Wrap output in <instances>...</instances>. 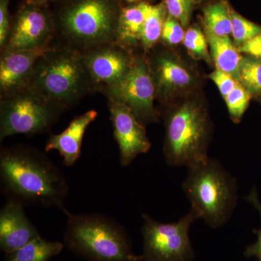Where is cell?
I'll return each instance as SVG.
<instances>
[{
  "instance_id": "17",
  "label": "cell",
  "mask_w": 261,
  "mask_h": 261,
  "mask_svg": "<svg viewBox=\"0 0 261 261\" xmlns=\"http://www.w3.org/2000/svg\"><path fill=\"white\" fill-rule=\"evenodd\" d=\"M147 5V2H139L123 7L117 31V44L126 47L141 42Z\"/></svg>"
},
{
  "instance_id": "20",
  "label": "cell",
  "mask_w": 261,
  "mask_h": 261,
  "mask_svg": "<svg viewBox=\"0 0 261 261\" xmlns=\"http://www.w3.org/2000/svg\"><path fill=\"white\" fill-rule=\"evenodd\" d=\"M231 7L225 0L207 5L203 8V24L205 32L218 37L231 34Z\"/></svg>"
},
{
  "instance_id": "1",
  "label": "cell",
  "mask_w": 261,
  "mask_h": 261,
  "mask_svg": "<svg viewBox=\"0 0 261 261\" xmlns=\"http://www.w3.org/2000/svg\"><path fill=\"white\" fill-rule=\"evenodd\" d=\"M2 192L8 200L25 205L65 207L69 186L64 173L45 154L33 147L13 146L0 152Z\"/></svg>"
},
{
  "instance_id": "10",
  "label": "cell",
  "mask_w": 261,
  "mask_h": 261,
  "mask_svg": "<svg viewBox=\"0 0 261 261\" xmlns=\"http://www.w3.org/2000/svg\"><path fill=\"white\" fill-rule=\"evenodd\" d=\"M55 25L54 18L43 5L27 2L15 15L4 51L48 47Z\"/></svg>"
},
{
  "instance_id": "19",
  "label": "cell",
  "mask_w": 261,
  "mask_h": 261,
  "mask_svg": "<svg viewBox=\"0 0 261 261\" xmlns=\"http://www.w3.org/2000/svg\"><path fill=\"white\" fill-rule=\"evenodd\" d=\"M64 243L39 237L15 251L5 253L3 261H49L61 253Z\"/></svg>"
},
{
  "instance_id": "12",
  "label": "cell",
  "mask_w": 261,
  "mask_h": 261,
  "mask_svg": "<svg viewBox=\"0 0 261 261\" xmlns=\"http://www.w3.org/2000/svg\"><path fill=\"white\" fill-rule=\"evenodd\" d=\"M83 56L94 87H104L105 89L121 82L135 61L117 43L91 48Z\"/></svg>"
},
{
  "instance_id": "22",
  "label": "cell",
  "mask_w": 261,
  "mask_h": 261,
  "mask_svg": "<svg viewBox=\"0 0 261 261\" xmlns=\"http://www.w3.org/2000/svg\"><path fill=\"white\" fill-rule=\"evenodd\" d=\"M240 83L250 94L261 93V60L242 57L240 63Z\"/></svg>"
},
{
  "instance_id": "11",
  "label": "cell",
  "mask_w": 261,
  "mask_h": 261,
  "mask_svg": "<svg viewBox=\"0 0 261 261\" xmlns=\"http://www.w3.org/2000/svg\"><path fill=\"white\" fill-rule=\"evenodd\" d=\"M108 107L113 136L119 149L120 163L125 167L129 166L137 156L148 152L151 143L145 125L137 120L129 108L123 103L110 99Z\"/></svg>"
},
{
  "instance_id": "15",
  "label": "cell",
  "mask_w": 261,
  "mask_h": 261,
  "mask_svg": "<svg viewBox=\"0 0 261 261\" xmlns=\"http://www.w3.org/2000/svg\"><path fill=\"white\" fill-rule=\"evenodd\" d=\"M150 70L156 94L165 101L190 89L195 82L191 72L176 58L168 54L158 56Z\"/></svg>"
},
{
  "instance_id": "32",
  "label": "cell",
  "mask_w": 261,
  "mask_h": 261,
  "mask_svg": "<svg viewBox=\"0 0 261 261\" xmlns=\"http://www.w3.org/2000/svg\"><path fill=\"white\" fill-rule=\"evenodd\" d=\"M49 1H51V0H27V2H29V3H34V4L37 5H44Z\"/></svg>"
},
{
  "instance_id": "4",
  "label": "cell",
  "mask_w": 261,
  "mask_h": 261,
  "mask_svg": "<svg viewBox=\"0 0 261 261\" xmlns=\"http://www.w3.org/2000/svg\"><path fill=\"white\" fill-rule=\"evenodd\" d=\"M94 87L83 53L70 48L53 49L36 63L29 88L63 109Z\"/></svg>"
},
{
  "instance_id": "14",
  "label": "cell",
  "mask_w": 261,
  "mask_h": 261,
  "mask_svg": "<svg viewBox=\"0 0 261 261\" xmlns=\"http://www.w3.org/2000/svg\"><path fill=\"white\" fill-rule=\"evenodd\" d=\"M23 207L8 200L0 210V248L5 253L15 251L41 237Z\"/></svg>"
},
{
  "instance_id": "5",
  "label": "cell",
  "mask_w": 261,
  "mask_h": 261,
  "mask_svg": "<svg viewBox=\"0 0 261 261\" xmlns=\"http://www.w3.org/2000/svg\"><path fill=\"white\" fill-rule=\"evenodd\" d=\"M165 161L173 167L187 168L208 159L211 123L200 102L188 100L173 108L165 119Z\"/></svg>"
},
{
  "instance_id": "23",
  "label": "cell",
  "mask_w": 261,
  "mask_h": 261,
  "mask_svg": "<svg viewBox=\"0 0 261 261\" xmlns=\"http://www.w3.org/2000/svg\"><path fill=\"white\" fill-rule=\"evenodd\" d=\"M231 35L235 44L240 47L261 34V27L247 20L231 8Z\"/></svg>"
},
{
  "instance_id": "26",
  "label": "cell",
  "mask_w": 261,
  "mask_h": 261,
  "mask_svg": "<svg viewBox=\"0 0 261 261\" xmlns=\"http://www.w3.org/2000/svg\"><path fill=\"white\" fill-rule=\"evenodd\" d=\"M163 3L166 5L168 15L177 19L183 27H187L195 5L193 0H163Z\"/></svg>"
},
{
  "instance_id": "6",
  "label": "cell",
  "mask_w": 261,
  "mask_h": 261,
  "mask_svg": "<svg viewBox=\"0 0 261 261\" xmlns=\"http://www.w3.org/2000/svg\"><path fill=\"white\" fill-rule=\"evenodd\" d=\"M122 8L120 0H65L57 21L70 43L89 49L116 43Z\"/></svg>"
},
{
  "instance_id": "3",
  "label": "cell",
  "mask_w": 261,
  "mask_h": 261,
  "mask_svg": "<svg viewBox=\"0 0 261 261\" xmlns=\"http://www.w3.org/2000/svg\"><path fill=\"white\" fill-rule=\"evenodd\" d=\"M64 245L89 261H137L128 233L115 220L102 214L68 215Z\"/></svg>"
},
{
  "instance_id": "2",
  "label": "cell",
  "mask_w": 261,
  "mask_h": 261,
  "mask_svg": "<svg viewBox=\"0 0 261 261\" xmlns=\"http://www.w3.org/2000/svg\"><path fill=\"white\" fill-rule=\"evenodd\" d=\"M191 211L213 228L224 226L238 204V183L216 160L210 159L188 168L182 184Z\"/></svg>"
},
{
  "instance_id": "27",
  "label": "cell",
  "mask_w": 261,
  "mask_h": 261,
  "mask_svg": "<svg viewBox=\"0 0 261 261\" xmlns=\"http://www.w3.org/2000/svg\"><path fill=\"white\" fill-rule=\"evenodd\" d=\"M183 25L173 17L168 15L167 18L163 24L162 32L163 40L170 45H176L185 39V32Z\"/></svg>"
},
{
  "instance_id": "34",
  "label": "cell",
  "mask_w": 261,
  "mask_h": 261,
  "mask_svg": "<svg viewBox=\"0 0 261 261\" xmlns=\"http://www.w3.org/2000/svg\"><path fill=\"white\" fill-rule=\"evenodd\" d=\"M193 1H194V3H195H195H203V2L207 1V0H193Z\"/></svg>"
},
{
  "instance_id": "16",
  "label": "cell",
  "mask_w": 261,
  "mask_h": 261,
  "mask_svg": "<svg viewBox=\"0 0 261 261\" xmlns=\"http://www.w3.org/2000/svg\"><path fill=\"white\" fill-rule=\"evenodd\" d=\"M97 117L94 110L77 116L68 126L58 135H51L45 146L46 152L58 151L63 158V164L73 166L80 159L84 134L91 123Z\"/></svg>"
},
{
  "instance_id": "18",
  "label": "cell",
  "mask_w": 261,
  "mask_h": 261,
  "mask_svg": "<svg viewBox=\"0 0 261 261\" xmlns=\"http://www.w3.org/2000/svg\"><path fill=\"white\" fill-rule=\"evenodd\" d=\"M205 33L216 69L231 75L240 82L242 56L238 48L234 47L229 37H218L211 33Z\"/></svg>"
},
{
  "instance_id": "30",
  "label": "cell",
  "mask_w": 261,
  "mask_h": 261,
  "mask_svg": "<svg viewBox=\"0 0 261 261\" xmlns=\"http://www.w3.org/2000/svg\"><path fill=\"white\" fill-rule=\"evenodd\" d=\"M10 0H0V46L4 48L8 42L11 25L10 23L9 5Z\"/></svg>"
},
{
  "instance_id": "31",
  "label": "cell",
  "mask_w": 261,
  "mask_h": 261,
  "mask_svg": "<svg viewBox=\"0 0 261 261\" xmlns=\"http://www.w3.org/2000/svg\"><path fill=\"white\" fill-rule=\"evenodd\" d=\"M240 53L261 60V34L238 47Z\"/></svg>"
},
{
  "instance_id": "13",
  "label": "cell",
  "mask_w": 261,
  "mask_h": 261,
  "mask_svg": "<svg viewBox=\"0 0 261 261\" xmlns=\"http://www.w3.org/2000/svg\"><path fill=\"white\" fill-rule=\"evenodd\" d=\"M51 47L5 51L0 62L2 98L28 88L38 60Z\"/></svg>"
},
{
  "instance_id": "33",
  "label": "cell",
  "mask_w": 261,
  "mask_h": 261,
  "mask_svg": "<svg viewBox=\"0 0 261 261\" xmlns=\"http://www.w3.org/2000/svg\"><path fill=\"white\" fill-rule=\"evenodd\" d=\"M127 3H129V4H132V3H139L140 2V0H126Z\"/></svg>"
},
{
  "instance_id": "25",
  "label": "cell",
  "mask_w": 261,
  "mask_h": 261,
  "mask_svg": "<svg viewBox=\"0 0 261 261\" xmlns=\"http://www.w3.org/2000/svg\"><path fill=\"white\" fill-rule=\"evenodd\" d=\"M250 96L251 94L242 85L241 83H239L224 98L230 117L235 123H238L241 120L248 106Z\"/></svg>"
},
{
  "instance_id": "7",
  "label": "cell",
  "mask_w": 261,
  "mask_h": 261,
  "mask_svg": "<svg viewBox=\"0 0 261 261\" xmlns=\"http://www.w3.org/2000/svg\"><path fill=\"white\" fill-rule=\"evenodd\" d=\"M63 110L29 87L3 97L0 106V140L11 136L47 132Z\"/></svg>"
},
{
  "instance_id": "21",
  "label": "cell",
  "mask_w": 261,
  "mask_h": 261,
  "mask_svg": "<svg viewBox=\"0 0 261 261\" xmlns=\"http://www.w3.org/2000/svg\"><path fill=\"white\" fill-rule=\"evenodd\" d=\"M167 16L168 12L164 3L152 5L147 3L141 41L145 51H148L161 39L163 24Z\"/></svg>"
},
{
  "instance_id": "24",
  "label": "cell",
  "mask_w": 261,
  "mask_h": 261,
  "mask_svg": "<svg viewBox=\"0 0 261 261\" xmlns=\"http://www.w3.org/2000/svg\"><path fill=\"white\" fill-rule=\"evenodd\" d=\"M184 44L194 58L210 63L211 56L207 51V40L205 34L200 28L194 25L185 32Z\"/></svg>"
},
{
  "instance_id": "9",
  "label": "cell",
  "mask_w": 261,
  "mask_h": 261,
  "mask_svg": "<svg viewBox=\"0 0 261 261\" xmlns=\"http://www.w3.org/2000/svg\"><path fill=\"white\" fill-rule=\"evenodd\" d=\"M110 99L123 103L143 125L158 121L154 108L155 85L150 68L143 60H135L126 76L106 89Z\"/></svg>"
},
{
  "instance_id": "28",
  "label": "cell",
  "mask_w": 261,
  "mask_h": 261,
  "mask_svg": "<svg viewBox=\"0 0 261 261\" xmlns=\"http://www.w3.org/2000/svg\"><path fill=\"white\" fill-rule=\"evenodd\" d=\"M246 199L257 209L261 218V204L258 199V195H257V192L255 188L249 194ZM257 241L247 247L245 251V255L246 257H255L257 258V261H261V228L257 231Z\"/></svg>"
},
{
  "instance_id": "29",
  "label": "cell",
  "mask_w": 261,
  "mask_h": 261,
  "mask_svg": "<svg viewBox=\"0 0 261 261\" xmlns=\"http://www.w3.org/2000/svg\"><path fill=\"white\" fill-rule=\"evenodd\" d=\"M210 78L217 85L221 95L224 98L226 97L239 83H240L231 75L218 69L211 73Z\"/></svg>"
},
{
  "instance_id": "8",
  "label": "cell",
  "mask_w": 261,
  "mask_h": 261,
  "mask_svg": "<svg viewBox=\"0 0 261 261\" xmlns=\"http://www.w3.org/2000/svg\"><path fill=\"white\" fill-rule=\"evenodd\" d=\"M142 255L137 261H192L195 252L190 238V228L197 216L190 211L172 223H161L149 215H142Z\"/></svg>"
}]
</instances>
